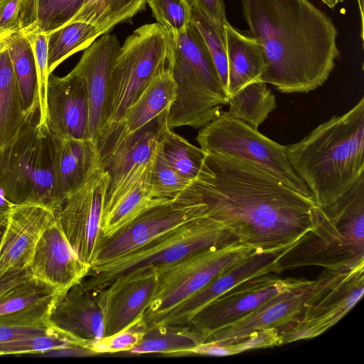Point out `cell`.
<instances>
[{"mask_svg":"<svg viewBox=\"0 0 364 364\" xmlns=\"http://www.w3.org/2000/svg\"><path fill=\"white\" fill-rule=\"evenodd\" d=\"M364 264V176L335 203L314 209L312 228L278 262L279 272L318 266L348 271Z\"/></svg>","mask_w":364,"mask_h":364,"instance_id":"cell-4","label":"cell"},{"mask_svg":"<svg viewBox=\"0 0 364 364\" xmlns=\"http://www.w3.org/2000/svg\"><path fill=\"white\" fill-rule=\"evenodd\" d=\"M239 242L224 226L206 217L191 220L125 254L91 265L81 283L97 293L118 278L146 268L156 277L196 252Z\"/></svg>","mask_w":364,"mask_h":364,"instance_id":"cell-7","label":"cell"},{"mask_svg":"<svg viewBox=\"0 0 364 364\" xmlns=\"http://www.w3.org/2000/svg\"><path fill=\"white\" fill-rule=\"evenodd\" d=\"M196 141L207 153L223 152L258 163L271 169L296 190L311 196L306 184L291 167L285 146L225 112L200 129Z\"/></svg>","mask_w":364,"mask_h":364,"instance_id":"cell-10","label":"cell"},{"mask_svg":"<svg viewBox=\"0 0 364 364\" xmlns=\"http://www.w3.org/2000/svg\"><path fill=\"white\" fill-rule=\"evenodd\" d=\"M85 0H23L18 27L22 32L49 33L69 23Z\"/></svg>","mask_w":364,"mask_h":364,"instance_id":"cell-27","label":"cell"},{"mask_svg":"<svg viewBox=\"0 0 364 364\" xmlns=\"http://www.w3.org/2000/svg\"><path fill=\"white\" fill-rule=\"evenodd\" d=\"M200 204L203 216L259 252L293 245L313 226V197L265 166L223 152H208L197 177L174 198Z\"/></svg>","mask_w":364,"mask_h":364,"instance_id":"cell-1","label":"cell"},{"mask_svg":"<svg viewBox=\"0 0 364 364\" xmlns=\"http://www.w3.org/2000/svg\"><path fill=\"white\" fill-rule=\"evenodd\" d=\"M19 29L17 28H4L0 29V39L2 38L4 36H8L10 33L18 31Z\"/></svg>","mask_w":364,"mask_h":364,"instance_id":"cell-50","label":"cell"},{"mask_svg":"<svg viewBox=\"0 0 364 364\" xmlns=\"http://www.w3.org/2000/svg\"><path fill=\"white\" fill-rule=\"evenodd\" d=\"M0 190V225L5 226L8 216L14 206Z\"/></svg>","mask_w":364,"mask_h":364,"instance_id":"cell-48","label":"cell"},{"mask_svg":"<svg viewBox=\"0 0 364 364\" xmlns=\"http://www.w3.org/2000/svg\"><path fill=\"white\" fill-rule=\"evenodd\" d=\"M50 134L56 182L65 201L100 163L98 144L92 139L63 138Z\"/></svg>","mask_w":364,"mask_h":364,"instance_id":"cell-25","label":"cell"},{"mask_svg":"<svg viewBox=\"0 0 364 364\" xmlns=\"http://www.w3.org/2000/svg\"><path fill=\"white\" fill-rule=\"evenodd\" d=\"M39 115V109L28 114L0 148V190L14 204H36L56 214L64 200L55 178L52 139L48 127L38 124Z\"/></svg>","mask_w":364,"mask_h":364,"instance_id":"cell-6","label":"cell"},{"mask_svg":"<svg viewBox=\"0 0 364 364\" xmlns=\"http://www.w3.org/2000/svg\"><path fill=\"white\" fill-rule=\"evenodd\" d=\"M53 300L48 298L21 311L0 317V343L53 333L48 323Z\"/></svg>","mask_w":364,"mask_h":364,"instance_id":"cell-31","label":"cell"},{"mask_svg":"<svg viewBox=\"0 0 364 364\" xmlns=\"http://www.w3.org/2000/svg\"><path fill=\"white\" fill-rule=\"evenodd\" d=\"M55 213L36 204H14L0 238V272L26 269L44 230Z\"/></svg>","mask_w":364,"mask_h":364,"instance_id":"cell-22","label":"cell"},{"mask_svg":"<svg viewBox=\"0 0 364 364\" xmlns=\"http://www.w3.org/2000/svg\"><path fill=\"white\" fill-rule=\"evenodd\" d=\"M347 272L324 269L316 279H297L247 316L211 333L204 342L228 346L242 341L255 331L279 328L332 289Z\"/></svg>","mask_w":364,"mask_h":364,"instance_id":"cell-11","label":"cell"},{"mask_svg":"<svg viewBox=\"0 0 364 364\" xmlns=\"http://www.w3.org/2000/svg\"><path fill=\"white\" fill-rule=\"evenodd\" d=\"M228 115L245 122L253 129L262 124L275 109L276 98L261 80L251 82L228 99Z\"/></svg>","mask_w":364,"mask_h":364,"instance_id":"cell-30","label":"cell"},{"mask_svg":"<svg viewBox=\"0 0 364 364\" xmlns=\"http://www.w3.org/2000/svg\"><path fill=\"white\" fill-rule=\"evenodd\" d=\"M146 0H85L70 21H82L93 25L100 35L109 32L144 9Z\"/></svg>","mask_w":364,"mask_h":364,"instance_id":"cell-34","label":"cell"},{"mask_svg":"<svg viewBox=\"0 0 364 364\" xmlns=\"http://www.w3.org/2000/svg\"><path fill=\"white\" fill-rule=\"evenodd\" d=\"M146 327L142 320L134 326L112 336L104 337L92 343L90 349L94 354L127 352L136 346L143 337Z\"/></svg>","mask_w":364,"mask_h":364,"instance_id":"cell-43","label":"cell"},{"mask_svg":"<svg viewBox=\"0 0 364 364\" xmlns=\"http://www.w3.org/2000/svg\"><path fill=\"white\" fill-rule=\"evenodd\" d=\"M167 112L156 117L162 154L177 173L191 181L198 175L207 152L189 143L168 127Z\"/></svg>","mask_w":364,"mask_h":364,"instance_id":"cell-28","label":"cell"},{"mask_svg":"<svg viewBox=\"0 0 364 364\" xmlns=\"http://www.w3.org/2000/svg\"><path fill=\"white\" fill-rule=\"evenodd\" d=\"M281 345L278 328H268L255 331L242 341L228 346L231 347L235 355L250 350L272 348Z\"/></svg>","mask_w":364,"mask_h":364,"instance_id":"cell-44","label":"cell"},{"mask_svg":"<svg viewBox=\"0 0 364 364\" xmlns=\"http://www.w3.org/2000/svg\"><path fill=\"white\" fill-rule=\"evenodd\" d=\"M157 277L146 268L117 279L98 294L104 315V337L127 329L142 320L154 294Z\"/></svg>","mask_w":364,"mask_h":364,"instance_id":"cell-18","label":"cell"},{"mask_svg":"<svg viewBox=\"0 0 364 364\" xmlns=\"http://www.w3.org/2000/svg\"><path fill=\"white\" fill-rule=\"evenodd\" d=\"M152 14L171 36L184 32L192 20V7L188 0H146Z\"/></svg>","mask_w":364,"mask_h":364,"instance_id":"cell-41","label":"cell"},{"mask_svg":"<svg viewBox=\"0 0 364 364\" xmlns=\"http://www.w3.org/2000/svg\"><path fill=\"white\" fill-rule=\"evenodd\" d=\"M198 344V340L186 327L156 325L146 328L139 343L126 353L132 355L162 353L185 355L186 352Z\"/></svg>","mask_w":364,"mask_h":364,"instance_id":"cell-36","label":"cell"},{"mask_svg":"<svg viewBox=\"0 0 364 364\" xmlns=\"http://www.w3.org/2000/svg\"><path fill=\"white\" fill-rule=\"evenodd\" d=\"M48 322L54 328L90 346L104 338V315L98 294L87 289L81 282L59 296Z\"/></svg>","mask_w":364,"mask_h":364,"instance_id":"cell-23","label":"cell"},{"mask_svg":"<svg viewBox=\"0 0 364 364\" xmlns=\"http://www.w3.org/2000/svg\"><path fill=\"white\" fill-rule=\"evenodd\" d=\"M288 249L276 252L251 251L217 275L200 290L149 325V327L156 325L172 328L186 327L198 311L235 285L267 273L279 274L278 262Z\"/></svg>","mask_w":364,"mask_h":364,"instance_id":"cell-17","label":"cell"},{"mask_svg":"<svg viewBox=\"0 0 364 364\" xmlns=\"http://www.w3.org/2000/svg\"><path fill=\"white\" fill-rule=\"evenodd\" d=\"M47 127L63 138L90 139L89 105L85 87L70 71L64 77L48 76L46 92Z\"/></svg>","mask_w":364,"mask_h":364,"instance_id":"cell-20","label":"cell"},{"mask_svg":"<svg viewBox=\"0 0 364 364\" xmlns=\"http://www.w3.org/2000/svg\"><path fill=\"white\" fill-rule=\"evenodd\" d=\"M176 96V84L166 65L152 78L112 131L97 142L100 155L168 110Z\"/></svg>","mask_w":364,"mask_h":364,"instance_id":"cell-24","label":"cell"},{"mask_svg":"<svg viewBox=\"0 0 364 364\" xmlns=\"http://www.w3.org/2000/svg\"><path fill=\"white\" fill-rule=\"evenodd\" d=\"M296 279L267 273L243 281L198 311L186 328L201 343L213 332L240 320L286 290Z\"/></svg>","mask_w":364,"mask_h":364,"instance_id":"cell-13","label":"cell"},{"mask_svg":"<svg viewBox=\"0 0 364 364\" xmlns=\"http://www.w3.org/2000/svg\"><path fill=\"white\" fill-rule=\"evenodd\" d=\"M168 36L166 65L176 84V96L167 112V124L170 129H200L221 114L228 104L226 91L192 20L184 32Z\"/></svg>","mask_w":364,"mask_h":364,"instance_id":"cell-5","label":"cell"},{"mask_svg":"<svg viewBox=\"0 0 364 364\" xmlns=\"http://www.w3.org/2000/svg\"><path fill=\"white\" fill-rule=\"evenodd\" d=\"M26 117L8 47L0 52V148L17 134Z\"/></svg>","mask_w":364,"mask_h":364,"instance_id":"cell-29","label":"cell"},{"mask_svg":"<svg viewBox=\"0 0 364 364\" xmlns=\"http://www.w3.org/2000/svg\"><path fill=\"white\" fill-rule=\"evenodd\" d=\"M21 103L26 115L39 109L38 79L31 45L22 32L9 47Z\"/></svg>","mask_w":364,"mask_h":364,"instance_id":"cell-33","label":"cell"},{"mask_svg":"<svg viewBox=\"0 0 364 364\" xmlns=\"http://www.w3.org/2000/svg\"><path fill=\"white\" fill-rule=\"evenodd\" d=\"M28 41L35 60L39 100V122L42 127H47L46 92L48 72V33L38 30L23 32Z\"/></svg>","mask_w":364,"mask_h":364,"instance_id":"cell-42","label":"cell"},{"mask_svg":"<svg viewBox=\"0 0 364 364\" xmlns=\"http://www.w3.org/2000/svg\"><path fill=\"white\" fill-rule=\"evenodd\" d=\"M158 146L156 118L100 155L101 164L109 175L102 213L146 177Z\"/></svg>","mask_w":364,"mask_h":364,"instance_id":"cell-15","label":"cell"},{"mask_svg":"<svg viewBox=\"0 0 364 364\" xmlns=\"http://www.w3.org/2000/svg\"><path fill=\"white\" fill-rule=\"evenodd\" d=\"M55 294H60L46 284L30 278L0 294V317L21 311Z\"/></svg>","mask_w":364,"mask_h":364,"instance_id":"cell-38","label":"cell"},{"mask_svg":"<svg viewBox=\"0 0 364 364\" xmlns=\"http://www.w3.org/2000/svg\"><path fill=\"white\" fill-rule=\"evenodd\" d=\"M285 152L316 205L335 203L364 175V97L345 114L285 146Z\"/></svg>","mask_w":364,"mask_h":364,"instance_id":"cell-3","label":"cell"},{"mask_svg":"<svg viewBox=\"0 0 364 364\" xmlns=\"http://www.w3.org/2000/svg\"><path fill=\"white\" fill-rule=\"evenodd\" d=\"M169 36L159 23L143 25L129 36L113 65L97 142L107 135L152 78L167 64Z\"/></svg>","mask_w":364,"mask_h":364,"instance_id":"cell-8","label":"cell"},{"mask_svg":"<svg viewBox=\"0 0 364 364\" xmlns=\"http://www.w3.org/2000/svg\"><path fill=\"white\" fill-rule=\"evenodd\" d=\"M344 0H321L327 6L333 9L338 4L343 2Z\"/></svg>","mask_w":364,"mask_h":364,"instance_id":"cell-51","label":"cell"},{"mask_svg":"<svg viewBox=\"0 0 364 364\" xmlns=\"http://www.w3.org/2000/svg\"><path fill=\"white\" fill-rule=\"evenodd\" d=\"M166 200L171 199L158 198L154 196L147 175L134 188L102 213V237L112 235L149 207Z\"/></svg>","mask_w":364,"mask_h":364,"instance_id":"cell-35","label":"cell"},{"mask_svg":"<svg viewBox=\"0 0 364 364\" xmlns=\"http://www.w3.org/2000/svg\"><path fill=\"white\" fill-rule=\"evenodd\" d=\"M90 268L69 245L56 217L39 238L27 267L33 279L46 284L60 294L81 282Z\"/></svg>","mask_w":364,"mask_h":364,"instance_id":"cell-19","label":"cell"},{"mask_svg":"<svg viewBox=\"0 0 364 364\" xmlns=\"http://www.w3.org/2000/svg\"><path fill=\"white\" fill-rule=\"evenodd\" d=\"M21 31H18L9 34L0 39V52L9 47L13 41L21 33Z\"/></svg>","mask_w":364,"mask_h":364,"instance_id":"cell-49","label":"cell"},{"mask_svg":"<svg viewBox=\"0 0 364 364\" xmlns=\"http://www.w3.org/2000/svg\"><path fill=\"white\" fill-rule=\"evenodd\" d=\"M148 182L156 198L174 199L191 181L170 166L162 154L159 141L148 173Z\"/></svg>","mask_w":364,"mask_h":364,"instance_id":"cell-40","label":"cell"},{"mask_svg":"<svg viewBox=\"0 0 364 364\" xmlns=\"http://www.w3.org/2000/svg\"><path fill=\"white\" fill-rule=\"evenodd\" d=\"M192 21L200 31L208 47L226 91L228 81V62L224 26L215 23L193 7Z\"/></svg>","mask_w":364,"mask_h":364,"instance_id":"cell-39","label":"cell"},{"mask_svg":"<svg viewBox=\"0 0 364 364\" xmlns=\"http://www.w3.org/2000/svg\"><path fill=\"white\" fill-rule=\"evenodd\" d=\"M23 0L0 1V29L18 27ZM21 31V30H20Z\"/></svg>","mask_w":364,"mask_h":364,"instance_id":"cell-46","label":"cell"},{"mask_svg":"<svg viewBox=\"0 0 364 364\" xmlns=\"http://www.w3.org/2000/svg\"><path fill=\"white\" fill-rule=\"evenodd\" d=\"M228 62V99L245 85L259 80L266 69V55L262 44L228 21L223 24Z\"/></svg>","mask_w":364,"mask_h":364,"instance_id":"cell-26","label":"cell"},{"mask_svg":"<svg viewBox=\"0 0 364 364\" xmlns=\"http://www.w3.org/2000/svg\"><path fill=\"white\" fill-rule=\"evenodd\" d=\"M1 1V0H0Z\"/></svg>","mask_w":364,"mask_h":364,"instance_id":"cell-54","label":"cell"},{"mask_svg":"<svg viewBox=\"0 0 364 364\" xmlns=\"http://www.w3.org/2000/svg\"><path fill=\"white\" fill-rule=\"evenodd\" d=\"M108 184V173L100 161L86 181L66 198L55 214L69 245L89 267L102 236L101 219Z\"/></svg>","mask_w":364,"mask_h":364,"instance_id":"cell-12","label":"cell"},{"mask_svg":"<svg viewBox=\"0 0 364 364\" xmlns=\"http://www.w3.org/2000/svg\"><path fill=\"white\" fill-rule=\"evenodd\" d=\"M250 34L263 46L259 80L283 93H308L323 85L339 56L337 29L309 0H240Z\"/></svg>","mask_w":364,"mask_h":364,"instance_id":"cell-2","label":"cell"},{"mask_svg":"<svg viewBox=\"0 0 364 364\" xmlns=\"http://www.w3.org/2000/svg\"><path fill=\"white\" fill-rule=\"evenodd\" d=\"M253 249L235 242L196 252L157 276L154 294L144 314L145 327L207 285Z\"/></svg>","mask_w":364,"mask_h":364,"instance_id":"cell-9","label":"cell"},{"mask_svg":"<svg viewBox=\"0 0 364 364\" xmlns=\"http://www.w3.org/2000/svg\"><path fill=\"white\" fill-rule=\"evenodd\" d=\"M32 278L26 269L0 272V294L14 286Z\"/></svg>","mask_w":364,"mask_h":364,"instance_id":"cell-47","label":"cell"},{"mask_svg":"<svg viewBox=\"0 0 364 364\" xmlns=\"http://www.w3.org/2000/svg\"><path fill=\"white\" fill-rule=\"evenodd\" d=\"M191 7L197 9L216 24L228 21L223 0H188Z\"/></svg>","mask_w":364,"mask_h":364,"instance_id":"cell-45","label":"cell"},{"mask_svg":"<svg viewBox=\"0 0 364 364\" xmlns=\"http://www.w3.org/2000/svg\"><path fill=\"white\" fill-rule=\"evenodd\" d=\"M115 35L104 34L87 47L71 70L82 80L89 105L88 136L97 142L111 72L120 49Z\"/></svg>","mask_w":364,"mask_h":364,"instance_id":"cell-21","label":"cell"},{"mask_svg":"<svg viewBox=\"0 0 364 364\" xmlns=\"http://www.w3.org/2000/svg\"><path fill=\"white\" fill-rule=\"evenodd\" d=\"M100 36L96 27L82 21L69 22L48 33L49 73L73 54L86 49Z\"/></svg>","mask_w":364,"mask_h":364,"instance_id":"cell-32","label":"cell"},{"mask_svg":"<svg viewBox=\"0 0 364 364\" xmlns=\"http://www.w3.org/2000/svg\"><path fill=\"white\" fill-rule=\"evenodd\" d=\"M88 342L55 329L53 333L0 343V355L90 349Z\"/></svg>","mask_w":364,"mask_h":364,"instance_id":"cell-37","label":"cell"},{"mask_svg":"<svg viewBox=\"0 0 364 364\" xmlns=\"http://www.w3.org/2000/svg\"><path fill=\"white\" fill-rule=\"evenodd\" d=\"M358 5L360 8V18H361V36L363 38V0H358Z\"/></svg>","mask_w":364,"mask_h":364,"instance_id":"cell-52","label":"cell"},{"mask_svg":"<svg viewBox=\"0 0 364 364\" xmlns=\"http://www.w3.org/2000/svg\"><path fill=\"white\" fill-rule=\"evenodd\" d=\"M364 291V264L348 271L341 279L296 318L277 328L281 344L314 338L341 320Z\"/></svg>","mask_w":364,"mask_h":364,"instance_id":"cell-16","label":"cell"},{"mask_svg":"<svg viewBox=\"0 0 364 364\" xmlns=\"http://www.w3.org/2000/svg\"><path fill=\"white\" fill-rule=\"evenodd\" d=\"M4 225H0V238H1V234H2V232H3V230H4Z\"/></svg>","mask_w":364,"mask_h":364,"instance_id":"cell-53","label":"cell"},{"mask_svg":"<svg viewBox=\"0 0 364 364\" xmlns=\"http://www.w3.org/2000/svg\"><path fill=\"white\" fill-rule=\"evenodd\" d=\"M203 216L200 204L175 199L156 203L107 237H102L93 262L97 264L125 254L191 220Z\"/></svg>","mask_w":364,"mask_h":364,"instance_id":"cell-14","label":"cell"}]
</instances>
